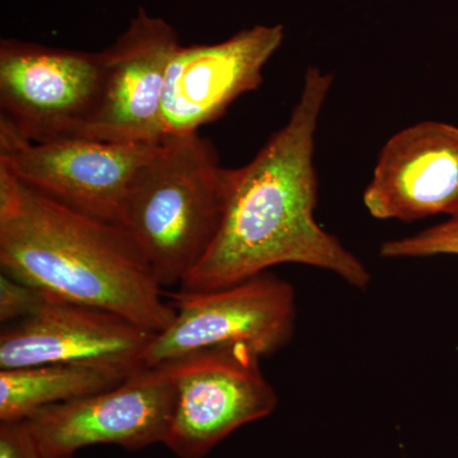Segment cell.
<instances>
[{
	"label": "cell",
	"instance_id": "3",
	"mask_svg": "<svg viewBox=\"0 0 458 458\" xmlns=\"http://www.w3.org/2000/svg\"><path fill=\"white\" fill-rule=\"evenodd\" d=\"M229 174L212 141L199 132L165 137L135 174L120 225L162 286L182 284L209 251Z\"/></svg>",
	"mask_w": 458,
	"mask_h": 458
},
{
	"label": "cell",
	"instance_id": "2",
	"mask_svg": "<svg viewBox=\"0 0 458 458\" xmlns=\"http://www.w3.org/2000/svg\"><path fill=\"white\" fill-rule=\"evenodd\" d=\"M2 273L49 300L114 313L152 333L174 310L134 238L36 191L0 165Z\"/></svg>",
	"mask_w": 458,
	"mask_h": 458
},
{
	"label": "cell",
	"instance_id": "14",
	"mask_svg": "<svg viewBox=\"0 0 458 458\" xmlns=\"http://www.w3.org/2000/svg\"><path fill=\"white\" fill-rule=\"evenodd\" d=\"M384 258H428L458 256V214L447 222L419 232L414 236L387 241L381 246Z\"/></svg>",
	"mask_w": 458,
	"mask_h": 458
},
{
	"label": "cell",
	"instance_id": "7",
	"mask_svg": "<svg viewBox=\"0 0 458 458\" xmlns=\"http://www.w3.org/2000/svg\"><path fill=\"white\" fill-rule=\"evenodd\" d=\"M261 358L245 348L213 349L165 364L177 401L164 445L179 458H203L229 434L269 417L278 394Z\"/></svg>",
	"mask_w": 458,
	"mask_h": 458
},
{
	"label": "cell",
	"instance_id": "6",
	"mask_svg": "<svg viewBox=\"0 0 458 458\" xmlns=\"http://www.w3.org/2000/svg\"><path fill=\"white\" fill-rule=\"evenodd\" d=\"M158 144L83 138L32 141L0 120V165L29 188L78 212L116 225L122 221L135 174Z\"/></svg>",
	"mask_w": 458,
	"mask_h": 458
},
{
	"label": "cell",
	"instance_id": "4",
	"mask_svg": "<svg viewBox=\"0 0 458 458\" xmlns=\"http://www.w3.org/2000/svg\"><path fill=\"white\" fill-rule=\"evenodd\" d=\"M174 318L153 336L143 367L222 348H245L270 357L293 336L295 295L284 280L262 273L209 292L171 294Z\"/></svg>",
	"mask_w": 458,
	"mask_h": 458
},
{
	"label": "cell",
	"instance_id": "10",
	"mask_svg": "<svg viewBox=\"0 0 458 458\" xmlns=\"http://www.w3.org/2000/svg\"><path fill=\"white\" fill-rule=\"evenodd\" d=\"M156 334L114 313L49 300L0 334V369L72 364L123 377L143 367Z\"/></svg>",
	"mask_w": 458,
	"mask_h": 458
},
{
	"label": "cell",
	"instance_id": "15",
	"mask_svg": "<svg viewBox=\"0 0 458 458\" xmlns=\"http://www.w3.org/2000/svg\"><path fill=\"white\" fill-rule=\"evenodd\" d=\"M45 301L47 297L32 285L5 273L0 276V321L3 325L29 318Z\"/></svg>",
	"mask_w": 458,
	"mask_h": 458
},
{
	"label": "cell",
	"instance_id": "12",
	"mask_svg": "<svg viewBox=\"0 0 458 458\" xmlns=\"http://www.w3.org/2000/svg\"><path fill=\"white\" fill-rule=\"evenodd\" d=\"M363 201L377 219L457 216V126L421 122L396 132L379 153Z\"/></svg>",
	"mask_w": 458,
	"mask_h": 458
},
{
	"label": "cell",
	"instance_id": "1",
	"mask_svg": "<svg viewBox=\"0 0 458 458\" xmlns=\"http://www.w3.org/2000/svg\"><path fill=\"white\" fill-rule=\"evenodd\" d=\"M333 82V74L307 69L288 122L249 164L231 168L221 227L181 291H216L282 264L331 271L358 289L369 284L363 262L315 219L316 131Z\"/></svg>",
	"mask_w": 458,
	"mask_h": 458
},
{
	"label": "cell",
	"instance_id": "11",
	"mask_svg": "<svg viewBox=\"0 0 458 458\" xmlns=\"http://www.w3.org/2000/svg\"><path fill=\"white\" fill-rule=\"evenodd\" d=\"M284 40L282 25H258L216 44L183 47L165 77L162 123L165 137L199 132L246 93L258 89L264 68Z\"/></svg>",
	"mask_w": 458,
	"mask_h": 458
},
{
	"label": "cell",
	"instance_id": "17",
	"mask_svg": "<svg viewBox=\"0 0 458 458\" xmlns=\"http://www.w3.org/2000/svg\"><path fill=\"white\" fill-rule=\"evenodd\" d=\"M73 456H65V457H53V458H72Z\"/></svg>",
	"mask_w": 458,
	"mask_h": 458
},
{
	"label": "cell",
	"instance_id": "16",
	"mask_svg": "<svg viewBox=\"0 0 458 458\" xmlns=\"http://www.w3.org/2000/svg\"><path fill=\"white\" fill-rule=\"evenodd\" d=\"M0 458H44L25 420L0 423Z\"/></svg>",
	"mask_w": 458,
	"mask_h": 458
},
{
	"label": "cell",
	"instance_id": "13",
	"mask_svg": "<svg viewBox=\"0 0 458 458\" xmlns=\"http://www.w3.org/2000/svg\"><path fill=\"white\" fill-rule=\"evenodd\" d=\"M125 378L72 364L0 369V423L26 420L38 410L101 393Z\"/></svg>",
	"mask_w": 458,
	"mask_h": 458
},
{
	"label": "cell",
	"instance_id": "5",
	"mask_svg": "<svg viewBox=\"0 0 458 458\" xmlns=\"http://www.w3.org/2000/svg\"><path fill=\"white\" fill-rule=\"evenodd\" d=\"M101 51L0 42V120L32 141L75 138L98 106Z\"/></svg>",
	"mask_w": 458,
	"mask_h": 458
},
{
	"label": "cell",
	"instance_id": "9",
	"mask_svg": "<svg viewBox=\"0 0 458 458\" xmlns=\"http://www.w3.org/2000/svg\"><path fill=\"white\" fill-rule=\"evenodd\" d=\"M176 29L140 8L104 54L101 96L75 138L111 143L158 144L165 140L162 105Z\"/></svg>",
	"mask_w": 458,
	"mask_h": 458
},
{
	"label": "cell",
	"instance_id": "8",
	"mask_svg": "<svg viewBox=\"0 0 458 458\" xmlns=\"http://www.w3.org/2000/svg\"><path fill=\"white\" fill-rule=\"evenodd\" d=\"M176 401L165 367H141L114 387L38 410L25 421L44 458L95 445L137 451L165 442Z\"/></svg>",
	"mask_w": 458,
	"mask_h": 458
}]
</instances>
